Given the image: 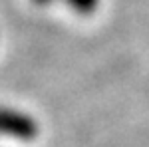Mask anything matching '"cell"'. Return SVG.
Masks as SVG:
<instances>
[{
  "label": "cell",
  "instance_id": "obj_1",
  "mask_svg": "<svg viewBox=\"0 0 149 147\" xmlns=\"http://www.w3.org/2000/svg\"><path fill=\"white\" fill-rule=\"evenodd\" d=\"M0 135L30 141L38 135V125L26 113L8 109V107H0Z\"/></svg>",
  "mask_w": 149,
  "mask_h": 147
},
{
  "label": "cell",
  "instance_id": "obj_2",
  "mask_svg": "<svg viewBox=\"0 0 149 147\" xmlns=\"http://www.w3.org/2000/svg\"><path fill=\"white\" fill-rule=\"evenodd\" d=\"M70 6L74 10L81 12V14H88V12H93L95 6H97V0H68Z\"/></svg>",
  "mask_w": 149,
  "mask_h": 147
},
{
  "label": "cell",
  "instance_id": "obj_3",
  "mask_svg": "<svg viewBox=\"0 0 149 147\" xmlns=\"http://www.w3.org/2000/svg\"><path fill=\"white\" fill-rule=\"evenodd\" d=\"M38 2H48V0H38Z\"/></svg>",
  "mask_w": 149,
  "mask_h": 147
}]
</instances>
